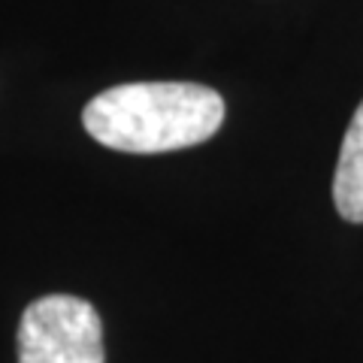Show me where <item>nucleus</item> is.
Wrapping results in <instances>:
<instances>
[{
    "label": "nucleus",
    "instance_id": "f257e3e1",
    "mask_svg": "<svg viewBox=\"0 0 363 363\" xmlns=\"http://www.w3.org/2000/svg\"><path fill=\"white\" fill-rule=\"evenodd\" d=\"M94 143L130 155H161L206 143L224 124L218 91L197 82H130L106 88L82 112Z\"/></svg>",
    "mask_w": 363,
    "mask_h": 363
},
{
    "label": "nucleus",
    "instance_id": "f03ea898",
    "mask_svg": "<svg viewBox=\"0 0 363 363\" xmlns=\"http://www.w3.org/2000/svg\"><path fill=\"white\" fill-rule=\"evenodd\" d=\"M18 363H106L97 309L73 294L33 300L18 324Z\"/></svg>",
    "mask_w": 363,
    "mask_h": 363
},
{
    "label": "nucleus",
    "instance_id": "7ed1b4c3",
    "mask_svg": "<svg viewBox=\"0 0 363 363\" xmlns=\"http://www.w3.org/2000/svg\"><path fill=\"white\" fill-rule=\"evenodd\" d=\"M333 203L351 224H363V104L351 118L333 176Z\"/></svg>",
    "mask_w": 363,
    "mask_h": 363
}]
</instances>
